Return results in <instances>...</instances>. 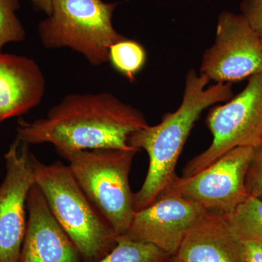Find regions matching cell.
<instances>
[{
	"mask_svg": "<svg viewBox=\"0 0 262 262\" xmlns=\"http://www.w3.org/2000/svg\"><path fill=\"white\" fill-rule=\"evenodd\" d=\"M140 110L110 93L70 94L46 117L18 120L16 139L29 145L51 144L67 155L85 149H128L129 136L147 126Z\"/></svg>",
	"mask_w": 262,
	"mask_h": 262,
	"instance_id": "cell-1",
	"label": "cell"
},
{
	"mask_svg": "<svg viewBox=\"0 0 262 262\" xmlns=\"http://www.w3.org/2000/svg\"><path fill=\"white\" fill-rule=\"evenodd\" d=\"M210 81L194 70L188 71L179 107L164 115L158 125H148L129 136L128 145L145 150L149 159L144 184L134 195L136 211L152 204L177 177V161L201 113L212 105L232 98V83L208 85Z\"/></svg>",
	"mask_w": 262,
	"mask_h": 262,
	"instance_id": "cell-2",
	"label": "cell"
},
{
	"mask_svg": "<svg viewBox=\"0 0 262 262\" xmlns=\"http://www.w3.org/2000/svg\"><path fill=\"white\" fill-rule=\"evenodd\" d=\"M35 184L50 210L80 253L82 262H96L116 245L117 235L90 201L69 165L45 164L34 156Z\"/></svg>",
	"mask_w": 262,
	"mask_h": 262,
	"instance_id": "cell-3",
	"label": "cell"
},
{
	"mask_svg": "<svg viewBox=\"0 0 262 262\" xmlns=\"http://www.w3.org/2000/svg\"><path fill=\"white\" fill-rule=\"evenodd\" d=\"M139 151L85 149L64 158L81 189L117 236L126 233L136 213L129 174Z\"/></svg>",
	"mask_w": 262,
	"mask_h": 262,
	"instance_id": "cell-4",
	"label": "cell"
},
{
	"mask_svg": "<svg viewBox=\"0 0 262 262\" xmlns=\"http://www.w3.org/2000/svg\"><path fill=\"white\" fill-rule=\"evenodd\" d=\"M117 3L103 0H53L38 34L48 49L70 48L94 67L108 61L113 45L125 39L113 24Z\"/></svg>",
	"mask_w": 262,
	"mask_h": 262,
	"instance_id": "cell-5",
	"label": "cell"
},
{
	"mask_svg": "<svg viewBox=\"0 0 262 262\" xmlns=\"http://www.w3.org/2000/svg\"><path fill=\"white\" fill-rule=\"evenodd\" d=\"M206 123L213 141L208 149L187 164L182 177L201 171L234 148L261 145L262 73L250 77L247 85L238 95L212 108Z\"/></svg>",
	"mask_w": 262,
	"mask_h": 262,
	"instance_id": "cell-6",
	"label": "cell"
},
{
	"mask_svg": "<svg viewBox=\"0 0 262 262\" xmlns=\"http://www.w3.org/2000/svg\"><path fill=\"white\" fill-rule=\"evenodd\" d=\"M254 148H234L191 177L177 176L159 198L177 195L208 211L228 214L248 198L246 177Z\"/></svg>",
	"mask_w": 262,
	"mask_h": 262,
	"instance_id": "cell-7",
	"label": "cell"
},
{
	"mask_svg": "<svg viewBox=\"0 0 262 262\" xmlns=\"http://www.w3.org/2000/svg\"><path fill=\"white\" fill-rule=\"evenodd\" d=\"M200 73L215 83H232L262 73L261 35L244 15L221 13L214 43L203 54Z\"/></svg>",
	"mask_w": 262,
	"mask_h": 262,
	"instance_id": "cell-8",
	"label": "cell"
},
{
	"mask_svg": "<svg viewBox=\"0 0 262 262\" xmlns=\"http://www.w3.org/2000/svg\"><path fill=\"white\" fill-rule=\"evenodd\" d=\"M15 138L4 155L0 184V262H18L27 225V199L35 184L34 155Z\"/></svg>",
	"mask_w": 262,
	"mask_h": 262,
	"instance_id": "cell-9",
	"label": "cell"
},
{
	"mask_svg": "<svg viewBox=\"0 0 262 262\" xmlns=\"http://www.w3.org/2000/svg\"><path fill=\"white\" fill-rule=\"evenodd\" d=\"M207 213L203 207L181 196H162L136 211L122 235L155 245L168 255L177 254L189 231Z\"/></svg>",
	"mask_w": 262,
	"mask_h": 262,
	"instance_id": "cell-10",
	"label": "cell"
},
{
	"mask_svg": "<svg viewBox=\"0 0 262 262\" xmlns=\"http://www.w3.org/2000/svg\"><path fill=\"white\" fill-rule=\"evenodd\" d=\"M27 225L18 262H82L36 184L27 199Z\"/></svg>",
	"mask_w": 262,
	"mask_h": 262,
	"instance_id": "cell-11",
	"label": "cell"
},
{
	"mask_svg": "<svg viewBox=\"0 0 262 262\" xmlns=\"http://www.w3.org/2000/svg\"><path fill=\"white\" fill-rule=\"evenodd\" d=\"M46 89L44 75L34 59L0 53V125L38 106Z\"/></svg>",
	"mask_w": 262,
	"mask_h": 262,
	"instance_id": "cell-12",
	"label": "cell"
},
{
	"mask_svg": "<svg viewBox=\"0 0 262 262\" xmlns=\"http://www.w3.org/2000/svg\"><path fill=\"white\" fill-rule=\"evenodd\" d=\"M177 254L184 262H243L241 242L224 215L211 211L189 231Z\"/></svg>",
	"mask_w": 262,
	"mask_h": 262,
	"instance_id": "cell-13",
	"label": "cell"
},
{
	"mask_svg": "<svg viewBox=\"0 0 262 262\" xmlns=\"http://www.w3.org/2000/svg\"><path fill=\"white\" fill-rule=\"evenodd\" d=\"M224 217L231 233L239 242L256 241L262 244V199L248 196Z\"/></svg>",
	"mask_w": 262,
	"mask_h": 262,
	"instance_id": "cell-14",
	"label": "cell"
},
{
	"mask_svg": "<svg viewBox=\"0 0 262 262\" xmlns=\"http://www.w3.org/2000/svg\"><path fill=\"white\" fill-rule=\"evenodd\" d=\"M169 256L155 245L119 235L115 247L96 262H162Z\"/></svg>",
	"mask_w": 262,
	"mask_h": 262,
	"instance_id": "cell-15",
	"label": "cell"
},
{
	"mask_svg": "<svg viewBox=\"0 0 262 262\" xmlns=\"http://www.w3.org/2000/svg\"><path fill=\"white\" fill-rule=\"evenodd\" d=\"M146 52L138 42L127 38L115 43L110 48L108 61L117 72L130 81L144 68Z\"/></svg>",
	"mask_w": 262,
	"mask_h": 262,
	"instance_id": "cell-16",
	"label": "cell"
},
{
	"mask_svg": "<svg viewBox=\"0 0 262 262\" xmlns=\"http://www.w3.org/2000/svg\"><path fill=\"white\" fill-rule=\"evenodd\" d=\"M18 0H0V53L7 44L24 40L26 32L17 11Z\"/></svg>",
	"mask_w": 262,
	"mask_h": 262,
	"instance_id": "cell-17",
	"label": "cell"
},
{
	"mask_svg": "<svg viewBox=\"0 0 262 262\" xmlns=\"http://www.w3.org/2000/svg\"><path fill=\"white\" fill-rule=\"evenodd\" d=\"M248 196L262 199V144L254 148L246 177Z\"/></svg>",
	"mask_w": 262,
	"mask_h": 262,
	"instance_id": "cell-18",
	"label": "cell"
},
{
	"mask_svg": "<svg viewBox=\"0 0 262 262\" xmlns=\"http://www.w3.org/2000/svg\"><path fill=\"white\" fill-rule=\"evenodd\" d=\"M241 9L250 25L262 35V0H244Z\"/></svg>",
	"mask_w": 262,
	"mask_h": 262,
	"instance_id": "cell-19",
	"label": "cell"
},
{
	"mask_svg": "<svg viewBox=\"0 0 262 262\" xmlns=\"http://www.w3.org/2000/svg\"><path fill=\"white\" fill-rule=\"evenodd\" d=\"M241 244L243 262H262L261 243L244 241Z\"/></svg>",
	"mask_w": 262,
	"mask_h": 262,
	"instance_id": "cell-20",
	"label": "cell"
},
{
	"mask_svg": "<svg viewBox=\"0 0 262 262\" xmlns=\"http://www.w3.org/2000/svg\"><path fill=\"white\" fill-rule=\"evenodd\" d=\"M37 9L48 15L51 14L53 0H29Z\"/></svg>",
	"mask_w": 262,
	"mask_h": 262,
	"instance_id": "cell-21",
	"label": "cell"
},
{
	"mask_svg": "<svg viewBox=\"0 0 262 262\" xmlns=\"http://www.w3.org/2000/svg\"><path fill=\"white\" fill-rule=\"evenodd\" d=\"M162 262H184L182 258L179 257L178 255L174 254V255H170V256H168L166 258H165L164 261Z\"/></svg>",
	"mask_w": 262,
	"mask_h": 262,
	"instance_id": "cell-22",
	"label": "cell"
},
{
	"mask_svg": "<svg viewBox=\"0 0 262 262\" xmlns=\"http://www.w3.org/2000/svg\"><path fill=\"white\" fill-rule=\"evenodd\" d=\"M261 42H262V35H261Z\"/></svg>",
	"mask_w": 262,
	"mask_h": 262,
	"instance_id": "cell-23",
	"label": "cell"
},
{
	"mask_svg": "<svg viewBox=\"0 0 262 262\" xmlns=\"http://www.w3.org/2000/svg\"><path fill=\"white\" fill-rule=\"evenodd\" d=\"M261 144H262V143H261Z\"/></svg>",
	"mask_w": 262,
	"mask_h": 262,
	"instance_id": "cell-24",
	"label": "cell"
}]
</instances>
